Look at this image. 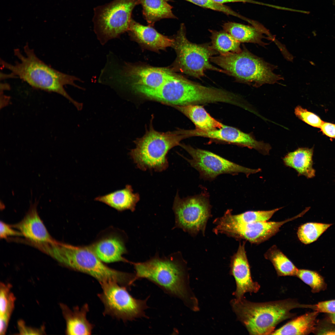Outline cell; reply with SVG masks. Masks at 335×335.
<instances>
[{
  "label": "cell",
  "mask_w": 335,
  "mask_h": 335,
  "mask_svg": "<svg viewBox=\"0 0 335 335\" xmlns=\"http://www.w3.org/2000/svg\"><path fill=\"white\" fill-rule=\"evenodd\" d=\"M230 304L237 318L250 335H271L277 325L283 321L293 318L294 309L305 308L306 304L295 299L266 302L250 301L244 297L234 299Z\"/></svg>",
  "instance_id": "277c9868"
},
{
  "label": "cell",
  "mask_w": 335,
  "mask_h": 335,
  "mask_svg": "<svg viewBox=\"0 0 335 335\" xmlns=\"http://www.w3.org/2000/svg\"><path fill=\"white\" fill-rule=\"evenodd\" d=\"M283 207L267 211H248L238 214H233L228 209L223 216L231 221L239 223H251L266 221Z\"/></svg>",
  "instance_id": "f1b7e54d"
},
{
  "label": "cell",
  "mask_w": 335,
  "mask_h": 335,
  "mask_svg": "<svg viewBox=\"0 0 335 335\" xmlns=\"http://www.w3.org/2000/svg\"><path fill=\"white\" fill-rule=\"evenodd\" d=\"M24 49L25 55L18 49L14 50V55L19 60L14 64L1 59L2 67L11 72L8 74V77H17L34 88L60 94L70 101L77 109L81 110L82 104L73 99L64 88L65 86L69 85L82 89L75 83L80 79L59 71L45 63L27 44Z\"/></svg>",
  "instance_id": "6da1fadb"
},
{
  "label": "cell",
  "mask_w": 335,
  "mask_h": 335,
  "mask_svg": "<svg viewBox=\"0 0 335 335\" xmlns=\"http://www.w3.org/2000/svg\"><path fill=\"white\" fill-rule=\"evenodd\" d=\"M173 209L176 227L194 236L199 233L204 234L207 222L211 216V205L207 194L181 198L177 193Z\"/></svg>",
  "instance_id": "30bf717a"
},
{
  "label": "cell",
  "mask_w": 335,
  "mask_h": 335,
  "mask_svg": "<svg viewBox=\"0 0 335 335\" xmlns=\"http://www.w3.org/2000/svg\"><path fill=\"white\" fill-rule=\"evenodd\" d=\"M179 145L191 157V159H185L199 172L201 178L205 180H212L224 174L242 173L248 176L261 171L260 168L252 169L242 166L209 151L181 143Z\"/></svg>",
  "instance_id": "7c38bea8"
},
{
  "label": "cell",
  "mask_w": 335,
  "mask_h": 335,
  "mask_svg": "<svg viewBox=\"0 0 335 335\" xmlns=\"http://www.w3.org/2000/svg\"><path fill=\"white\" fill-rule=\"evenodd\" d=\"M21 235H22L20 231L14 230L11 226L3 221H0L1 238L5 239L10 236Z\"/></svg>",
  "instance_id": "8d00e7d4"
},
{
  "label": "cell",
  "mask_w": 335,
  "mask_h": 335,
  "mask_svg": "<svg viewBox=\"0 0 335 335\" xmlns=\"http://www.w3.org/2000/svg\"><path fill=\"white\" fill-rule=\"evenodd\" d=\"M133 88L149 98L174 106L193 104L199 92L198 83L174 74L157 88L151 89L139 86H134Z\"/></svg>",
  "instance_id": "4fadbf2b"
},
{
  "label": "cell",
  "mask_w": 335,
  "mask_h": 335,
  "mask_svg": "<svg viewBox=\"0 0 335 335\" xmlns=\"http://www.w3.org/2000/svg\"><path fill=\"white\" fill-rule=\"evenodd\" d=\"M333 3L335 4V0H333Z\"/></svg>",
  "instance_id": "7bdbcfd3"
},
{
  "label": "cell",
  "mask_w": 335,
  "mask_h": 335,
  "mask_svg": "<svg viewBox=\"0 0 335 335\" xmlns=\"http://www.w3.org/2000/svg\"><path fill=\"white\" fill-rule=\"evenodd\" d=\"M19 325L20 332L22 333V334H39L40 332L38 331L25 326L23 324L22 322H20Z\"/></svg>",
  "instance_id": "ab89813d"
},
{
  "label": "cell",
  "mask_w": 335,
  "mask_h": 335,
  "mask_svg": "<svg viewBox=\"0 0 335 335\" xmlns=\"http://www.w3.org/2000/svg\"><path fill=\"white\" fill-rule=\"evenodd\" d=\"M185 138L184 129L164 132L151 126L143 136L135 141V147L129 154L141 170L161 172L168 167L167 155L169 151Z\"/></svg>",
  "instance_id": "8992f818"
},
{
  "label": "cell",
  "mask_w": 335,
  "mask_h": 335,
  "mask_svg": "<svg viewBox=\"0 0 335 335\" xmlns=\"http://www.w3.org/2000/svg\"><path fill=\"white\" fill-rule=\"evenodd\" d=\"M90 246L97 256L103 262H129L123 256L127 250L123 243L119 238H107Z\"/></svg>",
  "instance_id": "44dd1931"
},
{
  "label": "cell",
  "mask_w": 335,
  "mask_h": 335,
  "mask_svg": "<svg viewBox=\"0 0 335 335\" xmlns=\"http://www.w3.org/2000/svg\"><path fill=\"white\" fill-rule=\"evenodd\" d=\"M139 199V194L133 193L132 186L129 185H127L123 189L95 199V200L104 203L120 211L126 210L134 211Z\"/></svg>",
  "instance_id": "7402d4cb"
},
{
  "label": "cell",
  "mask_w": 335,
  "mask_h": 335,
  "mask_svg": "<svg viewBox=\"0 0 335 335\" xmlns=\"http://www.w3.org/2000/svg\"><path fill=\"white\" fill-rule=\"evenodd\" d=\"M264 257L272 263L278 276H296L298 269L276 246L270 248Z\"/></svg>",
  "instance_id": "4316f807"
},
{
  "label": "cell",
  "mask_w": 335,
  "mask_h": 335,
  "mask_svg": "<svg viewBox=\"0 0 335 335\" xmlns=\"http://www.w3.org/2000/svg\"><path fill=\"white\" fill-rule=\"evenodd\" d=\"M102 291L97 296L104 306V315H109L124 322L146 317L145 310L148 307L145 300L136 299L127 288L113 281L100 283Z\"/></svg>",
  "instance_id": "9c48e42d"
},
{
  "label": "cell",
  "mask_w": 335,
  "mask_h": 335,
  "mask_svg": "<svg viewBox=\"0 0 335 335\" xmlns=\"http://www.w3.org/2000/svg\"><path fill=\"white\" fill-rule=\"evenodd\" d=\"M214 2L220 4H223L225 3L234 2H243L250 3L255 4H259V2L252 0H212Z\"/></svg>",
  "instance_id": "60d3db41"
},
{
  "label": "cell",
  "mask_w": 335,
  "mask_h": 335,
  "mask_svg": "<svg viewBox=\"0 0 335 335\" xmlns=\"http://www.w3.org/2000/svg\"><path fill=\"white\" fill-rule=\"evenodd\" d=\"M128 31L141 43L154 49H164L172 47L173 44L174 39L160 34L151 26L143 25L132 19Z\"/></svg>",
  "instance_id": "ac0fdd59"
},
{
  "label": "cell",
  "mask_w": 335,
  "mask_h": 335,
  "mask_svg": "<svg viewBox=\"0 0 335 335\" xmlns=\"http://www.w3.org/2000/svg\"><path fill=\"white\" fill-rule=\"evenodd\" d=\"M112 72L123 75L132 82V86H139L151 89L161 86L174 74L170 70L164 68L135 66L127 65L123 70L115 69Z\"/></svg>",
  "instance_id": "2e32d148"
},
{
  "label": "cell",
  "mask_w": 335,
  "mask_h": 335,
  "mask_svg": "<svg viewBox=\"0 0 335 335\" xmlns=\"http://www.w3.org/2000/svg\"><path fill=\"white\" fill-rule=\"evenodd\" d=\"M313 333L318 335H335V324L328 319L316 322Z\"/></svg>",
  "instance_id": "e575fe53"
},
{
  "label": "cell",
  "mask_w": 335,
  "mask_h": 335,
  "mask_svg": "<svg viewBox=\"0 0 335 335\" xmlns=\"http://www.w3.org/2000/svg\"><path fill=\"white\" fill-rule=\"evenodd\" d=\"M296 276L309 286L313 293L319 292L326 288V284L323 277L316 271L298 269Z\"/></svg>",
  "instance_id": "4dcf8cb0"
},
{
  "label": "cell",
  "mask_w": 335,
  "mask_h": 335,
  "mask_svg": "<svg viewBox=\"0 0 335 335\" xmlns=\"http://www.w3.org/2000/svg\"><path fill=\"white\" fill-rule=\"evenodd\" d=\"M138 0H113L94 9V30L102 45L128 31Z\"/></svg>",
  "instance_id": "52a82bcc"
},
{
  "label": "cell",
  "mask_w": 335,
  "mask_h": 335,
  "mask_svg": "<svg viewBox=\"0 0 335 335\" xmlns=\"http://www.w3.org/2000/svg\"><path fill=\"white\" fill-rule=\"evenodd\" d=\"M42 250L60 263L91 276L100 283L113 281L129 288L134 283V274L109 267L98 258L90 246H75L55 241L44 244Z\"/></svg>",
  "instance_id": "3957f363"
},
{
  "label": "cell",
  "mask_w": 335,
  "mask_h": 335,
  "mask_svg": "<svg viewBox=\"0 0 335 335\" xmlns=\"http://www.w3.org/2000/svg\"><path fill=\"white\" fill-rule=\"evenodd\" d=\"M319 313L314 311L295 317L271 335H307L313 333Z\"/></svg>",
  "instance_id": "d4e9b609"
},
{
  "label": "cell",
  "mask_w": 335,
  "mask_h": 335,
  "mask_svg": "<svg viewBox=\"0 0 335 335\" xmlns=\"http://www.w3.org/2000/svg\"><path fill=\"white\" fill-rule=\"evenodd\" d=\"M245 242L240 243L236 252L231 257L230 273L234 277L236 289L233 293L236 299L244 297L245 293H257L260 285L253 281L245 249Z\"/></svg>",
  "instance_id": "9a60e30c"
},
{
  "label": "cell",
  "mask_w": 335,
  "mask_h": 335,
  "mask_svg": "<svg viewBox=\"0 0 335 335\" xmlns=\"http://www.w3.org/2000/svg\"><path fill=\"white\" fill-rule=\"evenodd\" d=\"M15 297L10 290V285L1 284L0 315L10 317L14 308Z\"/></svg>",
  "instance_id": "1f68e13d"
},
{
  "label": "cell",
  "mask_w": 335,
  "mask_h": 335,
  "mask_svg": "<svg viewBox=\"0 0 335 335\" xmlns=\"http://www.w3.org/2000/svg\"><path fill=\"white\" fill-rule=\"evenodd\" d=\"M306 212L281 221H264L251 223H242L230 220L223 216L213 221V231L216 234H224L239 240L244 239L251 243L259 244L274 235L285 223L302 216Z\"/></svg>",
  "instance_id": "8fae6325"
},
{
  "label": "cell",
  "mask_w": 335,
  "mask_h": 335,
  "mask_svg": "<svg viewBox=\"0 0 335 335\" xmlns=\"http://www.w3.org/2000/svg\"><path fill=\"white\" fill-rule=\"evenodd\" d=\"M307 308L319 313H335V299L322 301L315 304H308Z\"/></svg>",
  "instance_id": "d590c367"
},
{
  "label": "cell",
  "mask_w": 335,
  "mask_h": 335,
  "mask_svg": "<svg viewBox=\"0 0 335 335\" xmlns=\"http://www.w3.org/2000/svg\"><path fill=\"white\" fill-rule=\"evenodd\" d=\"M174 40L172 47L176 51V62L181 72L198 79L203 77L207 70L228 74L225 70L211 63V58L218 53L211 45L197 44L188 40L184 24L181 25Z\"/></svg>",
  "instance_id": "ba28073f"
},
{
  "label": "cell",
  "mask_w": 335,
  "mask_h": 335,
  "mask_svg": "<svg viewBox=\"0 0 335 335\" xmlns=\"http://www.w3.org/2000/svg\"><path fill=\"white\" fill-rule=\"evenodd\" d=\"M62 308L66 321V333L68 335H90L94 325L87 319V315L89 311L87 303L81 308L78 306L72 310L67 306L62 305Z\"/></svg>",
  "instance_id": "d6986e66"
},
{
  "label": "cell",
  "mask_w": 335,
  "mask_h": 335,
  "mask_svg": "<svg viewBox=\"0 0 335 335\" xmlns=\"http://www.w3.org/2000/svg\"><path fill=\"white\" fill-rule=\"evenodd\" d=\"M320 128L324 134L335 139V124L323 122Z\"/></svg>",
  "instance_id": "74e56055"
},
{
  "label": "cell",
  "mask_w": 335,
  "mask_h": 335,
  "mask_svg": "<svg viewBox=\"0 0 335 335\" xmlns=\"http://www.w3.org/2000/svg\"><path fill=\"white\" fill-rule=\"evenodd\" d=\"M168 0H138L142 7L143 14L149 26L164 19H176L173 13L172 7Z\"/></svg>",
  "instance_id": "484cf974"
},
{
  "label": "cell",
  "mask_w": 335,
  "mask_h": 335,
  "mask_svg": "<svg viewBox=\"0 0 335 335\" xmlns=\"http://www.w3.org/2000/svg\"><path fill=\"white\" fill-rule=\"evenodd\" d=\"M35 203L32 204L23 219L13 226L34 244H42L54 241L40 218Z\"/></svg>",
  "instance_id": "e0dca14e"
},
{
  "label": "cell",
  "mask_w": 335,
  "mask_h": 335,
  "mask_svg": "<svg viewBox=\"0 0 335 335\" xmlns=\"http://www.w3.org/2000/svg\"><path fill=\"white\" fill-rule=\"evenodd\" d=\"M132 264L137 279H146L181 299L191 309L198 310L197 300L189 287L186 262L179 253L162 258L156 255L145 261Z\"/></svg>",
  "instance_id": "7a4b0ae2"
},
{
  "label": "cell",
  "mask_w": 335,
  "mask_h": 335,
  "mask_svg": "<svg viewBox=\"0 0 335 335\" xmlns=\"http://www.w3.org/2000/svg\"><path fill=\"white\" fill-rule=\"evenodd\" d=\"M222 28L224 30L240 43H252L264 46L266 44L262 40L264 38L263 34H270L265 28L259 24L249 26L228 22L223 24Z\"/></svg>",
  "instance_id": "ffe728a7"
},
{
  "label": "cell",
  "mask_w": 335,
  "mask_h": 335,
  "mask_svg": "<svg viewBox=\"0 0 335 335\" xmlns=\"http://www.w3.org/2000/svg\"><path fill=\"white\" fill-rule=\"evenodd\" d=\"M294 113L299 119L314 127L320 128L324 122L319 116L300 106L295 108Z\"/></svg>",
  "instance_id": "836d02e7"
},
{
  "label": "cell",
  "mask_w": 335,
  "mask_h": 335,
  "mask_svg": "<svg viewBox=\"0 0 335 335\" xmlns=\"http://www.w3.org/2000/svg\"><path fill=\"white\" fill-rule=\"evenodd\" d=\"M202 7L223 13L231 15L248 22L249 19L243 16L223 4L217 3L212 0H185Z\"/></svg>",
  "instance_id": "d6a6232c"
},
{
  "label": "cell",
  "mask_w": 335,
  "mask_h": 335,
  "mask_svg": "<svg viewBox=\"0 0 335 335\" xmlns=\"http://www.w3.org/2000/svg\"><path fill=\"white\" fill-rule=\"evenodd\" d=\"M332 224L310 222L304 224L298 228L297 235L299 240L307 244L316 241Z\"/></svg>",
  "instance_id": "f546056e"
},
{
  "label": "cell",
  "mask_w": 335,
  "mask_h": 335,
  "mask_svg": "<svg viewBox=\"0 0 335 335\" xmlns=\"http://www.w3.org/2000/svg\"><path fill=\"white\" fill-rule=\"evenodd\" d=\"M209 31L211 33V46L219 54L238 53L241 51L240 43L226 31L223 30Z\"/></svg>",
  "instance_id": "83f0119b"
},
{
  "label": "cell",
  "mask_w": 335,
  "mask_h": 335,
  "mask_svg": "<svg viewBox=\"0 0 335 335\" xmlns=\"http://www.w3.org/2000/svg\"><path fill=\"white\" fill-rule=\"evenodd\" d=\"M174 106L191 120L197 129L210 131L224 125L212 117L203 106L197 104Z\"/></svg>",
  "instance_id": "cb8c5ba5"
},
{
  "label": "cell",
  "mask_w": 335,
  "mask_h": 335,
  "mask_svg": "<svg viewBox=\"0 0 335 335\" xmlns=\"http://www.w3.org/2000/svg\"><path fill=\"white\" fill-rule=\"evenodd\" d=\"M187 137L201 136L234 144L254 149L263 155H267L271 149L270 145L256 140L251 134L245 133L233 127L224 125L219 129L203 131L197 129L186 130Z\"/></svg>",
  "instance_id": "5bb4252c"
},
{
  "label": "cell",
  "mask_w": 335,
  "mask_h": 335,
  "mask_svg": "<svg viewBox=\"0 0 335 335\" xmlns=\"http://www.w3.org/2000/svg\"><path fill=\"white\" fill-rule=\"evenodd\" d=\"M10 317L0 315V334H4L6 330Z\"/></svg>",
  "instance_id": "f35d334b"
},
{
  "label": "cell",
  "mask_w": 335,
  "mask_h": 335,
  "mask_svg": "<svg viewBox=\"0 0 335 335\" xmlns=\"http://www.w3.org/2000/svg\"><path fill=\"white\" fill-rule=\"evenodd\" d=\"M210 60L238 81L254 87L273 84L283 79L274 72L275 66L253 54L244 46L239 53L219 54L212 56Z\"/></svg>",
  "instance_id": "5b68a950"
},
{
  "label": "cell",
  "mask_w": 335,
  "mask_h": 335,
  "mask_svg": "<svg viewBox=\"0 0 335 335\" xmlns=\"http://www.w3.org/2000/svg\"><path fill=\"white\" fill-rule=\"evenodd\" d=\"M313 149L300 148L288 153L283 158L284 165L294 169L298 176L303 175L307 178L315 176V172L312 167Z\"/></svg>",
  "instance_id": "603a6c76"
},
{
  "label": "cell",
  "mask_w": 335,
  "mask_h": 335,
  "mask_svg": "<svg viewBox=\"0 0 335 335\" xmlns=\"http://www.w3.org/2000/svg\"><path fill=\"white\" fill-rule=\"evenodd\" d=\"M328 319L335 324V313L328 314Z\"/></svg>",
  "instance_id": "b9f144b4"
}]
</instances>
